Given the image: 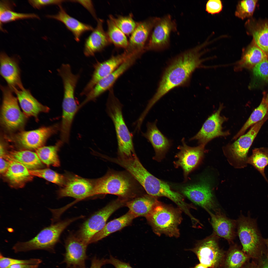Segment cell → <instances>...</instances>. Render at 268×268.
I'll return each mask as SVG.
<instances>
[{
    "label": "cell",
    "instance_id": "1",
    "mask_svg": "<svg viewBox=\"0 0 268 268\" xmlns=\"http://www.w3.org/2000/svg\"><path fill=\"white\" fill-rule=\"evenodd\" d=\"M206 42L187 50L173 58L168 64L162 75L155 94L146 107L149 111L162 97L173 89L188 85L192 73L200 67L204 60L202 50Z\"/></svg>",
    "mask_w": 268,
    "mask_h": 268
},
{
    "label": "cell",
    "instance_id": "2",
    "mask_svg": "<svg viewBox=\"0 0 268 268\" xmlns=\"http://www.w3.org/2000/svg\"><path fill=\"white\" fill-rule=\"evenodd\" d=\"M93 183L91 196L110 194L129 201L141 195H140L142 187L127 171L109 170L104 175L94 180Z\"/></svg>",
    "mask_w": 268,
    "mask_h": 268
},
{
    "label": "cell",
    "instance_id": "3",
    "mask_svg": "<svg viewBox=\"0 0 268 268\" xmlns=\"http://www.w3.org/2000/svg\"><path fill=\"white\" fill-rule=\"evenodd\" d=\"M123 105L115 96L112 90L109 92L106 111L114 124L118 144L117 154L130 156L135 153L133 135L127 127L123 115Z\"/></svg>",
    "mask_w": 268,
    "mask_h": 268
},
{
    "label": "cell",
    "instance_id": "4",
    "mask_svg": "<svg viewBox=\"0 0 268 268\" xmlns=\"http://www.w3.org/2000/svg\"><path fill=\"white\" fill-rule=\"evenodd\" d=\"M145 217L153 232L157 235L164 234L175 237L179 236L178 227L182 218L179 209L158 201Z\"/></svg>",
    "mask_w": 268,
    "mask_h": 268
},
{
    "label": "cell",
    "instance_id": "5",
    "mask_svg": "<svg viewBox=\"0 0 268 268\" xmlns=\"http://www.w3.org/2000/svg\"><path fill=\"white\" fill-rule=\"evenodd\" d=\"M81 218L80 216L67 219L45 227L31 239L17 242L12 249L16 253L37 250L53 251L63 231L72 222Z\"/></svg>",
    "mask_w": 268,
    "mask_h": 268
},
{
    "label": "cell",
    "instance_id": "6",
    "mask_svg": "<svg viewBox=\"0 0 268 268\" xmlns=\"http://www.w3.org/2000/svg\"><path fill=\"white\" fill-rule=\"evenodd\" d=\"M3 94L0 122L2 127L9 132L21 131L25 125L27 117L21 111L17 98L8 86H1Z\"/></svg>",
    "mask_w": 268,
    "mask_h": 268
},
{
    "label": "cell",
    "instance_id": "7",
    "mask_svg": "<svg viewBox=\"0 0 268 268\" xmlns=\"http://www.w3.org/2000/svg\"><path fill=\"white\" fill-rule=\"evenodd\" d=\"M237 233L242 250L248 257L258 258L261 255L265 239L257 227L255 221L242 215L236 222Z\"/></svg>",
    "mask_w": 268,
    "mask_h": 268
},
{
    "label": "cell",
    "instance_id": "8",
    "mask_svg": "<svg viewBox=\"0 0 268 268\" xmlns=\"http://www.w3.org/2000/svg\"><path fill=\"white\" fill-rule=\"evenodd\" d=\"M128 201L118 198L96 212L82 225L76 235L88 245L92 237L101 231L107 221L115 211L126 204Z\"/></svg>",
    "mask_w": 268,
    "mask_h": 268
},
{
    "label": "cell",
    "instance_id": "9",
    "mask_svg": "<svg viewBox=\"0 0 268 268\" xmlns=\"http://www.w3.org/2000/svg\"><path fill=\"white\" fill-rule=\"evenodd\" d=\"M218 236L213 233L198 241L191 251L196 255L200 263L209 268H219L221 266L225 252L220 248Z\"/></svg>",
    "mask_w": 268,
    "mask_h": 268
},
{
    "label": "cell",
    "instance_id": "10",
    "mask_svg": "<svg viewBox=\"0 0 268 268\" xmlns=\"http://www.w3.org/2000/svg\"><path fill=\"white\" fill-rule=\"evenodd\" d=\"M57 124L43 127L32 131H21L6 137V139L19 147L26 150H36L43 146L47 139L56 133Z\"/></svg>",
    "mask_w": 268,
    "mask_h": 268
},
{
    "label": "cell",
    "instance_id": "11",
    "mask_svg": "<svg viewBox=\"0 0 268 268\" xmlns=\"http://www.w3.org/2000/svg\"><path fill=\"white\" fill-rule=\"evenodd\" d=\"M177 28L176 22L170 15L159 17L146 44V51H160L168 48L171 33L176 31Z\"/></svg>",
    "mask_w": 268,
    "mask_h": 268
},
{
    "label": "cell",
    "instance_id": "12",
    "mask_svg": "<svg viewBox=\"0 0 268 268\" xmlns=\"http://www.w3.org/2000/svg\"><path fill=\"white\" fill-rule=\"evenodd\" d=\"M268 119V114L262 120L255 124L245 134L239 136L233 143L228 145L227 152L238 167L246 166L247 153L252 143L265 122Z\"/></svg>",
    "mask_w": 268,
    "mask_h": 268
},
{
    "label": "cell",
    "instance_id": "13",
    "mask_svg": "<svg viewBox=\"0 0 268 268\" xmlns=\"http://www.w3.org/2000/svg\"><path fill=\"white\" fill-rule=\"evenodd\" d=\"M221 104L218 110L207 119L197 134L189 139V141L197 140L200 144L205 145L209 142L216 137L225 136L230 134L228 131L222 130V125L227 120L220 115L223 108Z\"/></svg>",
    "mask_w": 268,
    "mask_h": 268
},
{
    "label": "cell",
    "instance_id": "14",
    "mask_svg": "<svg viewBox=\"0 0 268 268\" xmlns=\"http://www.w3.org/2000/svg\"><path fill=\"white\" fill-rule=\"evenodd\" d=\"M159 17H152L139 22L130 35L128 44L125 51L130 55L142 54L152 31Z\"/></svg>",
    "mask_w": 268,
    "mask_h": 268
},
{
    "label": "cell",
    "instance_id": "15",
    "mask_svg": "<svg viewBox=\"0 0 268 268\" xmlns=\"http://www.w3.org/2000/svg\"><path fill=\"white\" fill-rule=\"evenodd\" d=\"M181 191L193 203L207 212L212 210L214 211L217 210L211 187L208 183L204 181L183 186Z\"/></svg>",
    "mask_w": 268,
    "mask_h": 268
},
{
    "label": "cell",
    "instance_id": "16",
    "mask_svg": "<svg viewBox=\"0 0 268 268\" xmlns=\"http://www.w3.org/2000/svg\"><path fill=\"white\" fill-rule=\"evenodd\" d=\"M58 192L59 198L71 197L77 201L90 197L93 190V181L77 175L69 174L66 177L64 185Z\"/></svg>",
    "mask_w": 268,
    "mask_h": 268
},
{
    "label": "cell",
    "instance_id": "17",
    "mask_svg": "<svg viewBox=\"0 0 268 268\" xmlns=\"http://www.w3.org/2000/svg\"><path fill=\"white\" fill-rule=\"evenodd\" d=\"M140 57L136 54L130 56L114 71L99 81L86 95L85 99L81 103V105L83 106L87 103L95 100L110 89L118 78Z\"/></svg>",
    "mask_w": 268,
    "mask_h": 268
},
{
    "label": "cell",
    "instance_id": "18",
    "mask_svg": "<svg viewBox=\"0 0 268 268\" xmlns=\"http://www.w3.org/2000/svg\"><path fill=\"white\" fill-rule=\"evenodd\" d=\"M130 56L124 51L103 62L95 64L91 78L81 93V95H87L99 81L114 71Z\"/></svg>",
    "mask_w": 268,
    "mask_h": 268
},
{
    "label": "cell",
    "instance_id": "19",
    "mask_svg": "<svg viewBox=\"0 0 268 268\" xmlns=\"http://www.w3.org/2000/svg\"><path fill=\"white\" fill-rule=\"evenodd\" d=\"M182 145L178 147L179 152L176 157L177 160L174 163L176 167H181L186 178L189 173L198 164L203 155L205 145L201 144L195 147L188 146L186 144L185 138L181 140Z\"/></svg>",
    "mask_w": 268,
    "mask_h": 268
},
{
    "label": "cell",
    "instance_id": "20",
    "mask_svg": "<svg viewBox=\"0 0 268 268\" xmlns=\"http://www.w3.org/2000/svg\"><path fill=\"white\" fill-rule=\"evenodd\" d=\"M88 245L76 234H71L68 237L65 242L66 250L63 261L68 268L75 267L86 268L85 262L87 258L86 250Z\"/></svg>",
    "mask_w": 268,
    "mask_h": 268
},
{
    "label": "cell",
    "instance_id": "21",
    "mask_svg": "<svg viewBox=\"0 0 268 268\" xmlns=\"http://www.w3.org/2000/svg\"><path fill=\"white\" fill-rule=\"evenodd\" d=\"M0 74L13 92L15 90L25 89L20 77V70L18 62L13 57L2 52L0 54Z\"/></svg>",
    "mask_w": 268,
    "mask_h": 268
},
{
    "label": "cell",
    "instance_id": "22",
    "mask_svg": "<svg viewBox=\"0 0 268 268\" xmlns=\"http://www.w3.org/2000/svg\"><path fill=\"white\" fill-rule=\"evenodd\" d=\"M157 120L154 122H148L146 125L147 130L142 133V135L151 143L155 152L154 159L160 160L170 147L171 141L165 136L157 128Z\"/></svg>",
    "mask_w": 268,
    "mask_h": 268
},
{
    "label": "cell",
    "instance_id": "23",
    "mask_svg": "<svg viewBox=\"0 0 268 268\" xmlns=\"http://www.w3.org/2000/svg\"><path fill=\"white\" fill-rule=\"evenodd\" d=\"M97 20L96 27L85 42L83 51L87 57L93 56L95 53L101 51L111 43L106 32L103 29V20L100 18Z\"/></svg>",
    "mask_w": 268,
    "mask_h": 268
},
{
    "label": "cell",
    "instance_id": "24",
    "mask_svg": "<svg viewBox=\"0 0 268 268\" xmlns=\"http://www.w3.org/2000/svg\"><path fill=\"white\" fill-rule=\"evenodd\" d=\"M244 26L247 34L252 37L268 59V19L257 20L251 17L246 21Z\"/></svg>",
    "mask_w": 268,
    "mask_h": 268
},
{
    "label": "cell",
    "instance_id": "25",
    "mask_svg": "<svg viewBox=\"0 0 268 268\" xmlns=\"http://www.w3.org/2000/svg\"><path fill=\"white\" fill-rule=\"evenodd\" d=\"M214 213L207 211L210 215V223L214 234L232 243L235 236L236 222L227 217L217 210Z\"/></svg>",
    "mask_w": 268,
    "mask_h": 268
},
{
    "label": "cell",
    "instance_id": "26",
    "mask_svg": "<svg viewBox=\"0 0 268 268\" xmlns=\"http://www.w3.org/2000/svg\"><path fill=\"white\" fill-rule=\"evenodd\" d=\"M4 158L9 161V164L7 170L3 175L11 186L21 188L32 180L33 176L25 167L12 159L8 154Z\"/></svg>",
    "mask_w": 268,
    "mask_h": 268
},
{
    "label": "cell",
    "instance_id": "27",
    "mask_svg": "<svg viewBox=\"0 0 268 268\" xmlns=\"http://www.w3.org/2000/svg\"><path fill=\"white\" fill-rule=\"evenodd\" d=\"M18 101L24 113L28 117H32L38 119L39 114L41 112H47L49 109L39 102L32 95L29 90L24 89L15 90Z\"/></svg>",
    "mask_w": 268,
    "mask_h": 268
},
{
    "label": "cell",
    "instance_id": "28",
    "mask_svg": "<svg viewBox=\"0 0 268 268\" xmlns=\"http://www.w3.org/2000/svg\"><path fill=\"white\" fill-rule=\"evenodd\" d=\"M267 59L266 54L253 39L250 43L243 49L241 57L236 64L234 69L238 71L244 69H252L257 64Z\"/></svg>",
    "mask_w": 268,
    "mask_h": 268
},
{
    "label": "cell",
    "instance_id": "29",
    "mask_svg": "<svg viewBox=\"0 0 268 268\" xmlns=\"http://www.w3.org/2000/svg\"><path fill=\"white\" fill-rule=\"evenodd\" d=\"M59 6V10L57 14L48 15L47 17L62 23L72 33L75 39L77 42L80 41L83 34L93 30L94 29L92 26L83 23L69 15L61 5Z\"/></svg>",
    "mask_w": 268,
    "mask_h": 268
},
{
    "label": "cell",
    "instance_id": "30",
    "mask_svg": "<svg viewBox=\"0 0 268 268\" xmlns=\"http://www.w3.org/2000/svg\"><path fill=\"white\" fill-rule=\"evenodd\" d=\"M155 197L149 195H141L128 201L126 205L135 218L146 217L158 201Z\"/></svg>",
    "mask_w": 268,
    "mask_h": 268
},
{
    "label": "cell",
    "instance_id": "31",
    "mask_svg": "<svg viewBox=\"0 0 268 268\" xmlns=\"http://www.w3.org/2000/svg\"><path fill=\"white\" fill-rule=\"evenodd\" d=\"M135 218L129 211L126 214L120 217L110 221L106 224L101 231L92 237L89 244L96 242L110 234L128 226Z\"/></svg>",
    "mask_w": 268,
    "mask_h": 268
},
{
    "label": "cell",
    "instance_id": "32",
    "mask_svg": "<svg viewBox=\"0 0 268 268\" xmlns=\"http://www.w3.org/2000/svg\"><path fill=\"white\" fill-rule=\"evenodd\" d=\"M8 154L11 158L21 164L29 170L40 169L43 166L36 153L29 150H12L9 151Z\"/></svg>",
    "mask_w": 268,
    "mask_h": 268
},
{
    "label": "cell",
    "instance_id": "33",
    "mask_svg": "<svg viewBox=\"0 0 268 268\" xmlns=\"http://www.w3.org/2000/svg\"><path fill=\"white\" fill-rule=\"evenodd\" d=\"M248 256L236 244L231 245L225 252L221 268H242Z\"/></svg>",
    "mask_w": 268,
    "mask_h": 268
},
{
    "label": "cell",
    "instance_id": "34",
    "mask_svg": "<svg viewBox=\"0 0 268 268\" xmlns=\"http://www.w3.org/2000/svg\"><path fill=\"white\" fill-rule=\"evenodd\" d=\"M64 143L60 140L54 145L43 146L36 150V153L42 162L47 166H60L58 152Z\"/></svg>",
    "mask_w": 268,
    "mask_h": 268
},
{
    "label": "cell",
    "instance_id": "35",
    "mask_svg": "<svg viewBox=\"0 0 268 268\" xmlns=\"http://www.w3.org/2000/svg\"><path fill=\"white\" fill-rule=\"evenodd\" d=\"M266 95V93L264 92L260 104L254 110L240 130L234 136L233 139H235L243 135L248 128L262 120L268 114V105Z\"/></svg>",
    "mask_w": 268,
    "mask_h": 268
},
{
    "label": "cell",
    "instance_id": "36",
    "mask_svg": "<svg viewBox=\"0 0 268 268\" xmlns=\"http://www.w3.org/2000/svg\"><path fill=\"white\" fill-rule=\"evenodd\" d=\"M247 162L257 169L268 183L264 172L265 168L268 165V148L254 149L251 155L248 158Z\"/></svg>",
    "mask_w": 268,
    "mask_h": 268
},
{
    "label": "cell",
    "instance_id": "37",
    "mask_svg": "<svg viewBox=\"0 0 268 268\" xmlns=\"http://www.w3.org/2000/svg\"><path fill=\"white\" fill-rule=\"evenodd\" d=\"M106 22L107 30L106 32L111 43L117 48L125 49L128 44L126 35L110 19H107Z\"/></svg>",
    "mask_w": 268,
    "mask_h": 268
},
{
    "label": "cell",
    "instance_id": "38",
    "mask_svg": "<svg viewBox=\"0 0 268 268\" xmlns=\"http://www.w3.org/2000/svg\"><path fill=\"white\" fill-rule=\"evenodd\" d=\"M109 18L126 35L128 36L131 34L138 22L134 20L133 15L132 13L126 16L119 15L115 17L110 15Z\"/></svg>",
    "mask_w": 268,
    "mask_h": 268
},
{
    "label": "cell",
    "instance_id": "39",
    "mask_svg": "<svg viewBox=\"0 0 268 268\" xmlns=\"http://www.w3.org/2000/svg\"><path fill=\"white\" fill-rule=\"evenodd\" d=\"M33 176L43 178L62 187L65 184L66 177L49 168L29 170Z\"/></svg>",
    "mask_w": 268,
    "mask_h": 268
},
{
    "label": "cell",
    "instance_id": "40",
    "mask_svg": "<svg viewBox=\"0 0 268 268\" xmlns=\"http://www.w3.org/2000/svg\"><path fill=\"white\" fill-rule=\"evenodd\" d=\"M258 1L257 0L239 1L236 6L235 16L242 20L252 17Z\"/></svg>",
    "mask_w": 268,
    "mask_h": 268
},
{
    "label": "cell",
    "instance_id": "41",
    "mask_svg": "<svg viewBox=\"0 0 268 268\" xmlns=\"http://www.w3.org/2000/svg\"><path fill=\"white\" fill-rule=\"evenodd\" d=\"M39 19L38 15L34 13H18L13 10L7 9L0 11V25L2 24L20 19Z\"/></svg>",
    "mask_w": 268,
    "mask_h": 268
},
{
    "label": "cell",
    "instance_id": "42",
    "mask_svg": "<svg viewBox=\"0 0 268 268\" xmlns=\"http://www.w3.org/2000/svg\"><path fill=\"white\" fill-rule=\"evenodd\" d=\"M42 262L41 259L32 258L27 260H20L5 257L0 253V268H6L15 264H27L39 265Z\"/></svg>",
    "mask_w": 268,
    "mask_h": 268
},
{
    "label": "cell",
    "instance_id": "43",
    "mask_svg": "<svg viewBox=\"0 0 268 268\" xmlns=\"http://www.w3.org/2000/svg\"><path fill=\"white\" fill-rule=\"evenodd\" d=\"M253 74L257 78L268 81V59L264 60L256 65L252 69Z\"/></svg>",
    "mask_w": 268,
    "mask_h": 268
},
{
    "label": "cell",
    "instance_id": "44",
    "mask_svg": "<svg viewBox=\"0 0 268 268\" xmlns=\"http://www.w3.org/2000/svg\"><path fill=\"white\" fill-rule=\"evenodd\" d=\"M64 0H30L28 1L30 4L34 8L40 9L46 6L56 5H61Z\"/></svg>",
    "mask_w": 268,
    "mask_h": 268
},
{
    "label": "cell",
    "instance_id": "45",
    "mask_svg": "<svg viewBox=\"0 0 268 268\" xmlns=\"http://www.w3.org/2000/svg\"><path fill=\"white\" fill-rule=\"evenodd\" d=\"M223 4L220 0H210L207 2L206 11L208 13L214 14L220 12L222 10Z\"/></svg>",
    "mask_w": 268,
    "mask_h": 268
},
{
    "label": "cell",
    "instance_id": "46",
    "mask_svg": "<svg viewBox=\"0 0 268 268\" xmlns=\"http://www.w3.org/2000/svg\"><path fill=\"white\" fill-rule=\"evenodd\" d=\"M107 264L113 265L115 268H133L129 263L122 261L110 255L109 258L107 259Z\"/></svg>",
    "mask_w": 268,
    "mask_h": 268
},
{
    "label": "cell",
    "instance_id": "47",
    "mask_svg": "<svg viewBox=\"0 0 268 268\" xmlns=\"http://www.w3.org/2000/svg\"><path fill=\"white\" fill-rule=\"evenodd\" d=\"M74 2H78L86 8L97 20L95 10L94 9L93 3L92 1L90 0H72Z\"/></svg>",
    "mask_w": 268,
    "mask_h": 268
},
{
    "label": "cell",
    "instance_id": "48",
    "mask_svg": "<svg viewBox=\"0 0 268 268\" xmlns=\"http://www.w3.org/2000/svg\"><path fill=\"white\" fill-rule=\"evenodd\" d=\"M107 264V259H100L94 257L91 260L90 268H101L103 265Z\"/></svg>",
    "mask_w": 268,
    "mask_h": 268
},
{
    "label": "cell",
    "instance_id": "49",
    "mask_svg": "<svg viewBox=\"0 0 268 268\" xmlns=\"http://www.w3.org/2000/svg\"><path fill=\"white\" fill-rule=\"evenodd\" d=\"M9 163V161L5 158L0 157V172L1 174H3L7 170Z\"/></svg>",
    "mask_w": 268,
    "mask_h": 268
},
{
    "label": "cell",
    "instance_id": "50",
    "mask_svg": "<svg viewBox=\"0 0 268 268\" xmlns=\"http://www.w3.org/2000/svg\"><path fill=\"white\" fill-rule=\"evenodd\" d=\"M39 266L38 265L20 264L12 265L6 268H38Z\"/></svg>",
    "mask_w": 268,
    "mask_h": 268
},
{
    "label": "cell",
    "instance_id": "51",
    "mask_svg": "<svg viewBox=\"0 0 268 268\" xmlns=\"http://www.w3.org/2000/svg\"><path fill=\"white\" fill-rule=\"evenodd\" d=\"M242 268H260L259 266L254 263L246 264Z\"/></svg>",
    "mask_w": 268,
    "mask_h": 268
},
{
    "label": "cell",
    "instance_id": "52",
    "mask_svg": "<svg viewBox=\"0 0 268 268\" xmlns=\"http://www.w3.org/2000/svg\"><path fill=\"white\" fill-rule=\"evenodd\" d=\"M207 266L205 265L200 263L196 265L194 267L191 268H208Z\"/></svg>",
    "mask_w": 268,
    "mask_h": 268
},
{
    "label": "cell",
    "instance_id": "53",
    "mask_svg": "<svg viewBox=\"0 0 268 268\" xmlns=\"http://www.w3.org/2000/svg\"><path fill=\"white\" fill-rule=\"evenodd\" d=\"M260 268H268V261L265 262Z\"/></svg>",
    "mask_w": 268,
    "mask_h": 268
},
{
    "label": "cell",
    "instance_id": "54",
    "mask_svg": "<svg viewBox=\"0 0 268 268\" xmlns=\"http://www.w3.org/2000/svg\"><path fill=\"white\" fill-rule=\"evenodd\" d=\"M265 243L267 246L268 249V238L265 239Z\"/></svg>",
    "mask_w": 268,
    "mask_h": 268
},
{
    "label": "cell",
    "instance_id": "55",
    "mask_svg": "<svg viewBox=\"0 0 268 268\" xmlns=\"http://www.w3.org/2000/svg\"><path fill=\"white\" fill-rule=\"evenodd\" d=\"M266 100L268 105V91L267 94L266 93Z\"/></svg>",
    "mask_w": 268,
    "mask_h": 268
},
{
    "label": "cell",
    "instance_id": "56",
    "mask_svg": "<svg viewBox=\"0 0 268 268\" xmlns=\"http://www.w3.org/2000/svg\"><path fill=\"white\" fill-rule=\"evenodd\" d=\"M68 268H78V267H68Z\"/></svg>",
    "mask_w": 268,
    "mask_h": 268
}]
</instances>
